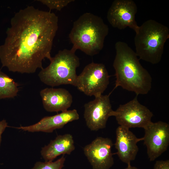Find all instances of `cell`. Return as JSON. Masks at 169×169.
Returning <instances> with one entry per match:
<instances>
[{
  "label": "cell",
  "mask_w": 169,
  "mask_h": 169,
  "mask_svg": "<svg viewBox=\"0 0 169 169\" xmlns=\"http://www.w3.org/2000/svg\"><path fill=\"white\" fill-rule=\"evenodd\" d=\"M58 27V18L53 13L32 6L20 10L11 19L4 43L0 46L2 66L22 74L42 69L43 60L52 58Z\"/></svg>",
  "instance_id": "cell-1"
},
{
  "label": "cell",
  "mask_w": 169,
  "mask_h": 169,
  "mask_svg": "<svg viewBox=\"0 0 169 169\" xmlns=\"http://www.w3.org/2000/svg\"><path fill=\"white\" fill-rule=\"evenodd\" d=\"M115 48L113 66L116 80L114 90L120 86L137 95L147 94L151 88L152 78L141 64L136 52L122 41L117 42Z\"/></svg>",
  "instance_id": "cell-2"
},
{
  "label": "cell",
  "mask_w": 169,
  "mask_h": 169,
  "mask_svg": "<svg viewBox=\"0 0 169 169\" xmlns=\"http://www.w3.org/2000/svg\"><path fill=\"white\" fill-rule=\"evenodd\" d=\"M109 28L100 17L90 13L83 14L73 23L69 34L71 49H79L92 56L102 49Z\"/></svg>",
  "instance_id": "cell-3"
},
{
  "label": "cell",
  "mask_w": 169,
  "mask_h": 169,
  "mask_svg": "<svg viewBox=\"0 0 169 169\" xmlns=\"http://www.w3.org/2000/svg\"><path fill=\"white\" fill-rule=\"evenodd\" d=\"M169 38V29L152 19L143 23L136 33L135 52L139 59L152 64L161 60L165 44Z\"/></svg>",
  "instance_id": "cell-4"
},
{
  "label": "cell",
  "mask_w": 169,
  "mask_h": 169,
  "mask_svg": "<svg viewBox=\"0 0 169 169\" xmlns=\"http://www.w3.org/2000/svg\"><path fill=\"white\" fill-rule=\"evenodd\" d=\"M75 52L72 49H64L52 57L49 64L41 69L38 74L41 82L52 87L64 84L75 86L76 69L80 64Z\"/></svg>",
  "instance_id": "cell-5"
},
{
  "label": "cell",
  "mask_w": 169,
  "mask_h": 169,
  "mask_svg": "<svg viewBox=\"0 0 169 169\" xmlns=\"http://www.w3.org/2000/svg\"><path fill=\"white\" fill-rule=\"evenodd\" d=\"M110 77L104 64L93 62L77 75L75 86L86 95L96 97L102 95L106 90Z\"/></svg>",
  "instance_id": "cell-6"
},
{
  "label": "cell",
  "mask_w": 169,
  "mask_h": 169,
  "mask_svg": "<svg viewBox=\"0 0 169 169\" xmlns=\"http://www.w3.org/2000/svg\"><path fill=\"white\" fill-rule=\"evenodd\" d=\"M152 112L138 100L137 95L127 103L120 105L110 116L115 117L120 126L129 129L131 128H144L151 121Z\"/></svg>",
  "instance_id": "cell-7"
},
{
  "label": "cell",
  "mask_w": 169,
  "mask_h": 169,
  "mask_svg": "<svg viewBox=\"0 0 169 169\" xmlns=\"http://www.w3.org/2000/svg\"><path fill=\"white\" fill-rule=\"evenodd\" d=\"M144 144L150 161H153L167 149L169 144V125L161 121H152L144 128Z\"/></svg>",
  "instance_id": "cell-8"
},
{
  "label": "cell",
  "mask_w": 169,
  "mask_h": 169,
  "mask_svg": "<svg viewBox=\"0 0 169 169\" xmlns=\"http://www.w3.org/2000/svg\"><path fill=\"white\" fill-rule=\"evenodd\" d=\"M137 6L132 0H115L109 9L107 19L113 27L123 29L127 27L136 33L139 26L135 20Z\"/></svg>",
  "instance_id": "cell-9"
},
{
  "label": "cell",
  "mask_w": 169,
  "mask_h": 169,
  "mask_svg": "<svg viewBox=\"0 0 169 169\" xmlns=\"http://www.w3.org/2000/svg\"><path fill=\"white\" fill-rule=\"evenodd\" d=\"M95 97L93 100L84 105V118L88 127L92 131H97L106 127L109 117L113 110L109 95Z\"/></svg>",
  "instance_id": "cell-10"
},
{
  "label": "cell",
  "mask_w": 169,
  "mask_h": 169,
  "mask_svg": "<svg viewBox=\"0 0 169 169\" xmlns=\"http://www.w3.org/2000/svg\"><path fill=\"white\" fill-rule=\"evenodd\" d=\"M113 145L108 138L98 137L84 148L85 155L93 169H110L114 163L112 152Z\"/></svg>",
  "instance_id": "cell-11"
},
{
  "label": "cell",
  "mask_w": 169,
  "mask_h": 169,
  "mask_svg": "<svg viewBox=\"0 0 169 169\" xmlns=\"http://www.w3.org/2000/svg\"><path fill=\"white\" fill-rule=\"evenodd\" d=\"M115 144L117 154L120 160L127 165L134 160L139 150L137 143L143 141V137L138 138L129 129L119 126L116 131Z\"/></svg>",
  "instance_id": "cell-12"
},
{
  "label": "cell",
  "mask_w": 169,
  "mask_h": 169,
  "mask_svg": "<svg viewBox=\"0 0 169 169\" xmlns=\"http://www.w3.org/2000/svg\"><path fill=\"white\" fill-rule=\"evenodd\" d=\"M79 115L75 109L67 110L56 115L45 116L37 123L29 126L16 127L25 131L34 132L52 133L54 130L62 128L68 123L77 120Z\"/></svg>",
  "instance_id": "cell-13"
},
{
  "label": "cell",
  "mask_w": 169,
  "mask_h": 169,
  "mask_svg": "<svg viewBox=\"0 0 169 169\" xmlns=\"http://www.w3.org/2000/svg\"><path fill=\"white\" fill-rule=\"evenodd\" d=\"M40 94L44 108L49 112L66 111L73 102L72 95L64 88H46L41 90Z\"/></svg>",
  "instance_id": "cell-14"
},
{
  "label": "cell",
  "mask_w": 169,
  "mask_h": 169,
  "mask_svg": "<svg viewBox=\"0 0 169 169\" xmlns=\"http://www.w3.org/2000/svg\"><path fill=\"white\" fill-rule=\"evenodd\" d=\"M75 149L72 136L69 134L58 136L41 149V155L45 161H52L57 156L70 155Z\"/></svg>",
  "instance_id": "cell-15"
},
{
  "label": "cell",
  "mask_w": 169,
  "mask_h": 169,
  "mask_svg": "<svg viewBox=\"0 0 169 169\" xmlns=\"http://www.w3.org/2000/svg\"><path fill=\"white\" fill-rule=\"evenodd\" d=\"M18 91V84L0 71V99L14 98L17 96Z\"/></svg>",
  "instance_id": "cell-16"
},
{
  "label": "cell",
  "mask_w": 169,
  "mask_h": 169,
  "mask_svg": "<svg viewBox=\"0 0 169 169\" xmlns=\"http://www.w3.org/2000/svg\"><path fill=\"white\" fill-rule=\"evenodd\" d=\"M65 158L63 155L56 161H38L36 163L32 169H62L64 166Z\"/></svg>",
  "instance_id": "cell-17"
},
{
  "label": "cell",
  "mask_w": 169,
  "mask_h": 169,
  "mask_svg": "<svg viewBox=\"0 0 169 169\" xmlns=\"http://www.w3.org/2000/svg\"><path fill=\"white\" fill-rule=\"evenodd\" d=\"M37 1L46 6L50 9H55L60 11L73 0H39Z\"/></svg>",
  "instance_id": "cell-18"
},
{
  "label": "cell",
  "mask_w": 169,
  "mask_h": 169,
  "mask_svg": "<svg viewBox=\"0 0 169 169\" xmlns=\"http://www.w3.org/2000/svg\"><path fill=\"white\" fill-rule=\"evenodd\" d=\"M153 169H169V160L156 161Z\"/></svg>",
  "instance_id": "cell-19"
},
{
  "label": "cell",
  "mask_w": 169,
  "mask_h": 169,
  "mask_svg": "<svg viewBox=\"0 0 169 169\" xmlns=\"http://www.w3.org/2000/svg\"><path fill=\"white\" fill-rule=\"evenodd\" d=\"M8 123L5 120H3L0 121V146L2 141V135L6 128L8 127Z\"/></svg>",
  "instance_id": "cell-20"
},
{
  "label": "cell",
  "mask_w": 169,
  "mask_h": 169,
  "mask_svg": "<svg viewBox=\"0 0 169 169\" xmlns=\"http://www.w3.org/2000/svg\"><path fill=\"white\" fill-rule=\"evenodd\" d=\"M125 169H139L136 167L132 166L131 164L127 165V166Z\"/></svg>",
  "instance_id": "cell-21"
}]
</instances>
